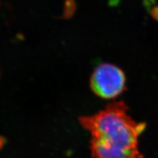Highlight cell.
<instances>
[{
    "label": "cell",
    "instance_id": "cell-1",
    "mask_svg": "<svg viewBox=\"0 0 158 158\" xmlns=\"http://www.w3.org/2000/svg\"><path fill=\"white\" fill-rule=\"evenodd\" d=\"M90 132V148L94 158H143L138 139L146 125L128 114L123 101L109 103L96 114L80 118Z\"/></svg>",
    "mask_w": 158,
    "mask_h": 158
},
{
    "label": "cell",
    "instance_id": "cell-2",
    "mask_svg": "<svg viewBox=\"0 0 158 158\" xmlns=\"http://www.w3.org/2000/svg\"><path fill=\"white\" fill-rule=\"evenodd\" d=\"M125 73L118 67L109 63L99 65L90 78V87L96 95L103 99H113L125 90Z\"/></svg>",
    "mask_w": 158,
    "mask_h": 158
},
{
    "label": "cell",
    "instance_id": "cell-3",
    "mask_svg": "<svg viewBox=\"0 0 158 158\" xmlns=\"http://www.w3.org/2000/svg\"><path fill=\"white\" fill-rule=\"evenodd\" d=\"M2 138H0V146H1V145H2Z\"/></svg>",
    "mask_w": 158,
    "mask_h": 158
}]
</instances>
